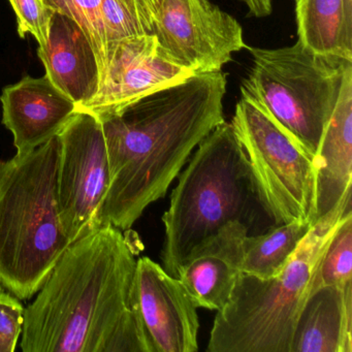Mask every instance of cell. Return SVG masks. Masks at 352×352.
<instances>
[{
  "mask_svg": "<svg viewBox=\"0 0 352 352\" xmlns=\"http://www.w3.org/2000/svg\"><path fill=\"white\" fill-rule=\"evenodd\" d=\"M178 177L162 218L160 261L173 277L197 247L226 224L241 222L249 230L257 206L261 207L246 154L226 121L199 144Z\"/></svg>",
  "mask_w": 352,
  "mask_h": 352,
  "instance_id": "obj_5",
  "label": "cell"
},
{
  "mask_svg": "<svg viewBox=\"0 0 352 352\" xmlns=\"http://www.w3.org/2000/svg\"><path fill=\"white\" fill-rule=\"evenodd\" d=\"M232 129L248 160L259 203L274 226L310 220L315 208V157L267 111L243 96Z\"/></svg>",
  "mask_w": 352,
  "mask_h": 352,
  "instance_id": "obj_7",
  "label": "cell"
},
{
  "mask_svg": "<svg viewBox=\"0 0 352 352\" xmlns=\"http://www.w3.org/2000/svg\"><path fill=\"white\" fill-rule=\"evenodd\" d=\"M226 74H195L100 117L110 184L102 226L131 230L164 197L199 144L224 122Z\"/></svg>",
  "mask_w": 352,
  "mask_h": 352,
  "instance_id": "obj_2",
  "label": "cell"
},
{
  "mask_svg": "<svg viewBox=\"0 0 352 352\" xmlns=\"http://www.w3.org/2000/svg\"><path fill=\"white\" fill-rule=\"evenodd\" d=\"M312 226L310 220H294L274 226L273 228L256 236L247 234L244 240L242 273L261 279L275 276Z\"/></svg>",
  "mask_w": 352,
  "mask_h": 352,
  "instance_id": "obj_18",
  "label": "cell"
},
{
  "mask_svg": "<svg viewBox=\"0 0 352 352\" xmlns=\"http://www.w3.org/2000/svg\"><path fill=\"white\" fill-rule=\"evenodd\" d=\"M247 234L245 224L230 222L197 247L179 267L176 278L197 308L220 311L230 302L242 274Z\"/></svg>",
  "mask_w": 352,
  "mask_h": 352,
  "instance_id": "obj_13",
  "label": "cell"
},
{
  "mask_svg": "<svg viewBox=\"0 0 352 352\" xmlns=\"http://www.w3.org/2000/svg\"><path fill=\"white\" fill-rule=\"evenodd\" d=\"M248 50L252 67L241 85L242 96L261 104L315 156L352 63L317 54L298 41Z\"/></svg>",
  "mask_w": 352,
  "mask_h": 352,
  "instance_id": "obj_6",
  "label": "cell"
},
{
  "mask_svg": "<svg viewBox=\"0 0 352 352\" xmlns=\"http://www.w3.org/2000/svg\"></svg>",
  "mask_w": 352,
  "mask_h": 352,
  "instance_id": "obj_26",
  "label": "cell"
},
{
  "mask_svg": "<svg viewBox=\"0 0 352 352\" xmlns=\"http://www.w3.org/2000/svg\"><path fill=\"white\" fill-rule=\"evenodd\" d=\"M17 16L18 34L25 38L30 34L36 38L38 47L45 46L48 38L49 24L53 15L44 0H10Z\"/></svg>",
  "mask_w": 352,
  "mask_h": 352,
  "instance_id": "obj_22",
  "label": "cell"
},
{
  "mask_svg": "<svg viewBox=\"0 0 352 352\" xmlns=\"http://www.w3.org/2000/svg\"><path fill=\"white\" fill-rule=\"evenodd\" d=\"M51 10L75 20L96 53L100 80L106 69L108 42L100 11V0H44Z\"/></svg>",
  "mask_w": 352,
  "mask_h": 352,
  "instance_id": "obj_21",
  "label": "cell"
},
{
  "mask_svg": "<svg viewBox=\"0 0 352 352\" xmlns=\"http://www.w3.org/2000/svg\"><path fill=\"white\" fill-rule=\"evenodd\" d=\"M313 223L352 191V65L344 74L337 104L315 154Z\"/></svg>",
  "mask_w": 352,
  "mask_h": 352,
  "instance_id": "obj_15",
  "label": "cell"
},
{
  "mask_svg": "<svg viewBox=\"0 0 352 352\" xmlns=\"http://www.w3.org/2000/svg\"><path fill=\"white\" fill-rule=\"evenodd\" d=\"M59 142L56 201L69 242L102 228V209L110 184L102 123L77 111L57 135Z\"/></svg>",
  "mask_w": 352,
  "mask_h": 352,
  "instance_id": "obj_8",
  "label": "cell"
},
{
  "mask_svg": "<svg viewBox=\"0 0 352 352\" xmlns=\"http://www.w3.org/2000/svg\"><path fill=\"white\" fill-rule=\"evenodd\" d=\"M321 286H352V214L342 222L323 254L316 288Z\"/></svg>",
  "mask_w": 352,
  "mask_h": 352,
  "instance_id": "obj_20",
  "label": "cell"
},
{
  "mask_svg": "<svg viewBox=\"0 0 352 352\" xmlns=\"http://www.w3.org/2000/svg\"><path fill=\"white\" fill-rule=\"evenodd\" d=\"M38 55L51 83L79 107L94 98L100 86L96 53L75 20L53 12L45 46Z\"/></svg>",
  "mask_w": 352,
  "mask_h": 352,
  "instance_id": "obj_14",
  "label": "cell"
},
{
  "mask_svg": "<svg viewBox=\"0 0 352 352\" xmlns=\"http://www.w3.org/2000/svg\"><path fill=\"white\" fill-rule=\"evenodd\" d=\"M251 15L257 18L267 17L272 13V0H243Z\"/></svg>",
  "mask_w": 352,
  "mask_h": 352,
  "instance_id": "obj_24",
  "label": "cell"
},
{
  "mask_svg": "<svg viewBox=\"0 0 352 352\" xmlns=\"http://www.w3.org/2000/svg\"><path fill=\"white\" fill-rule=\"evenodd\" d=\"M138 300L154 352H197V307L178 278L144 256L138 259Z\"/></svg>",
  "mask_w": 352,
  "mask_h": 352,
  "instance_id": "obj_11",
  "label": "cell"
},
{
  "mask_svg": "<svg viewBox=\"0 0 352 352\" xmlns=\"http://www.w3.org/2000/svg\"><path fill=\"white\" fill-rule=\"evenodd\" d=\"M25 308L17 296L0 287V352H15L23 331Z\"/></svg>",
  "mask_w": 352,
  "mask_h": 352,
  "instance_id": "obj_23",
  "label": "cell"
},
{
  "mask_svg": "<svg viewBox=\"0 0 352 352\" xmlns=\"http://www.w3.org/2000/svg\"><path fill=\"white\" fill-rule=\"evenodd\" d=\"M350 214L352 191L313 223L275 276L241 274L230 302L217 311L207 351L292 352L298 317L316 289L321 259Z\"/></svg>",
  "mask_w": 352,
  "mask_h": 352,
  "instance_id": "obj_3",
  "label": "cell"
},
{
  "mask_svg": "<svg viewBox=\"0 0 352 352\" xmlns=\"http://www.w3.org/2000/svg\"><path fill=\"white\" fill-rule=\"evenodd\" d=\"M57 137L34 151L0 160V287L36 296L71 245L59 218Z\"/></svg>",
  "mask_w": 352,
  "mask_h": 352,
  "instance_id": "obj_4",
  "label": "cell"
},
{
  "mask_svg": "<svg viewBox=\"0 0 352 352\" xmlns=\"http://www.w3.org/2000/svg\"><path fill=\"white\" fill-rule=\"evenodd\" d=\"M3 124L13 133L17 154L30 153L57 137L77 112V104L46 75L26 76L3 88Z\"/></svg>",
  "mask_w": 352,
  "mask_h": 352,
  "instance_id": "obj_12",
  "label": "cell"
},
{
  "mask_svg": "<svg viewBox=\"0 0 352 352\" xmlns=\"http://www.w3.org/2000/svg\"><path fill=\"white\" fill-rule=\"evenodd\" d=\"M100 11L109 51L122 38L152 34L157 6L155 0H100Z\"/></svg>",
  "mask_w": 352,
  "mask_h": 352,
  "instance_id": "obj_19",
  "label": "cell"
},
{
  "mask_svg": "<svg viewBox=\"0 0 352 352\" xmlns=\"http://www.w3.org/2000/svg\"><path fill=\"white\" fill-rule=\"evenodd\" d=\"M298 42L352 63V0H296Z\"/></svg>",
  "mask_w": 352,
  "mask_h": 352,
  "instance_id": "obj_17",
  "label": "cell"
},
{
  "mask_svg": "<svg viewBox=\"0 0 352 352\" xmlns=\"http://www.w3.org/2000/svg\"><path fill=\"white\" fill-rule=\"evenodd\" d=\"M195 75L166 59L154 34L129 36L109 48L98 92L77 111L98 118L115 114L145 96Z\"/></svg>",
  "mask_w": 352,
  "mask_h": 352,
  "instance_id": "obj_10",
  "label": "cell"
},
{
  "mask_svg": "<svg viewBox=\"0 0 352 352\" xmlns=\"http://www.w3.org/2000/svg\"><path fill=\"white\" fill-rule=\"evenodd\" d=\"M152 34L166 59L193 74L222 71L246 48L240 23L210 0H162Z\"/></svg>",
  "mask_w": 352,
  "mask_h": 352,
  "instance_id": "obj_9",
  "label": "cell"
},
{
  "mask_svg": "<svg viewBox=\"0 0 352 352\" xmlns=\"http://www.w3.org/2000/svg\"><path fill=\"white\" fill-rule=\"evenodd\" d=\"M160 1H162V0H155L156 6H157V9H158V6H160Z\"/></svg>",
  "mask_w": 352,
  "mask_h": 352,
  "instance_id": "obj_25",
  "label": "cell"
},
{
  "mask_svg": "<svg viewBox=\"0 0 352 352\" xmlns=\"http://www.w3.org/2000/svg\"><path fill=\"white\" fill-rule=\"evenodd\" d=\"M292 352H352V286H321L296 322Z\"/></svg>",
  "mask_w": 352,
  "mask_h": 352,
  "instance_id": "obj_16",
  "label": "cell"
},
{
  "mask_svg": "<svg viewBox=\"0 0 352 352\" xmlns=\"http://www.w3.org/2000/svg\"><path fill=\"white\" fill-rule=\"evenodd\" d=\"M135 243L108 224L71 243L25 308L23 352H154L138 300Z\"/></svg>",
  "mask_w": 352,
  "mask_h": 352,
  "instance_id": "obj_1",
  "label": "cell"
}]
</instances>
